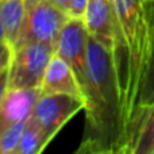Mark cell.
<instances>
[{"mask_svg": "<svg viewBox=\"0 0 154 154\" xmlns=\"http://www.w3.org/2000/svg\"><path fill=\"white\" fill-rule=\"evenodd\" d=\"M85 125L79 154H125L128 134L112 49L89 35Z\"/></svg>", "mask_w": 154, "mask_h": 154, "instance_id": "1", "label": "cell"}, {"mask_svg": "<svg viewBox=\"0 0 154 154\" xmlns=\"http://www.w3.org/2000/svg\"><path fill=\"white\" fill-rule=\"evenodd\" d=\"M112 54L128 134L149 60V19L143 0H112Z\"/></svg>", "mask_w": 154, "mask_h": 154, "instance_id": "2", "label": "cell"}, {"mask_svg": "<svg viewBox=\"0 0 154 154\" xmlns=\"http://www.w3.org/2000/svg\"><path fill=\"white\" fill-rule=\"evenodd\" d=\"M69 18V14L50 0H24V19L14 50L35 42L56 46L60 31Z\"/></svg>", "mask_w": 154, "mask_h": 154, "instance_id": "3", "label": "cell"}, {"mask_svg": "<svg viewBox=\"0 0 154 154\" xmlns=\"http://www.w3.org/2000/svg\"><path fill=\"white\" fill-rule=\"evenodd\" d=\"M54 54V45L27 43L15 49L10 64V89H39L46 68Z\"/></svg>", "mask_w": 154, "mask_h": 154, "instance_id": "4", "label": "cell"}, {"mask_svg": "<svg viewBox=\"0 0 154 154\" xmlns=\"http://www.w3.org/2000/svg\"><path fill=\"white\" fill-rule=\"evenodd\" d=\"M82 97L68 93H39L31 118L42 128L46 143H50L62 127L84 109Z\"/></svg>", "mask_w": 154, "mask_h": 154, "instance_id": "5", "label": "cell"}, {"mask_svg": "<svg viewBox=\"0 0 154 154\" xmlns=\"http://www.w3.org/2000/svg\"><path fill=\"white\" fill-rule=\"evenodd\" d=\"M88 41L89 32L87 30L84 19L69 18L60 31L54 46V53L61 57L75 73L82 93L87 84Z\"/></svg>", "mask_w": 154, "mask_h": 154, "instance_id": "6", "label": "cell"}, {"mask_svg": "<svg viewBox=\"0 0 154 154\" xmlns=\"http://www.w3.org/2000/svg\"><path fill=\"white\" fill-rule=\"evenodd\" d=\"M39 89H10L0 104V134L12 125L31 116Z\"/></svg>", "mask_w": 154, "mask_h": 154, "instance_id": "7", "label": "cell"}, {"mask_svg": "<svg viewBox=\"0 0 154 154\" xmlns=\"http://www.w3.org/2000/svg\"><path fill=\"white\" fill-rule=\"evenodd\" d=\"M84 22L91 37L112 49L114 45V3L112 0H88Z\"/></svg>", "mask_w": 154, "mask_h": 154, "instance_id": "8", "label": "cell"}, {"mask_svg": "<svg viewBox=\"0 0 154 154\" xmlns=\"http://www.w3.org/2000/svg\"><path fill=\"white\" fill-rule=\"evenodd\" d=\"M154 149V103L139 108L128 126L125 154H152Z\"/></svg>", "mask_w": 154, "mask_h": 154, "instance_id": "9", "label": "cell"}, {"mask_svg": "<svg viewBox=\"0 0 154 154\" xmlns=\"http://www.w3.org/2000/svg\"><path fill=\"white\" fill-rule=\"evenodd\" d=\"M41 93H68L84 99V93L77 82L75 73L69 65L56 53L51 56L46 68L41 84Z\"/></svg>", "mask_w": 154, "mask_h": 154, "instance_id": "10", "label": "cell"}, {"mask_svg": "<svg viewBox=\"0 0 154 154\" xmlns=\"http://www.w3.org/2000/svg\"><path fill=\"white\" fill-rule=\"evenodd\" d=\"M145 5H146L147 19H149V60H147L146 72H145L143 81H142L135 112L139 108H143L154 103V0L145 3Z\"/></svg>", "mask_w": 154, "mask_h": 154, "instance_id": "11", "label": "cell"}, {"mask_svg": "<svg viewBox=\"0 0 154 154\" xmlns=\"http://www.w3.org/2000/svg\"><path fill=\"white\" fill-rule=\"evenodd\" d=\"M0 19L5 32V41L15 46L24 19V0H0Z\"/></svg>", "mask_w": 154, "mask_h": 154, "instance_id": "12", "label": "cell"}, {"mask_svg": "<svg viewBox=\"0 0 154 154\" xmlns=\"http://www.w3.org/2000/svg\"><path fill=\"white\" fill-rule=\"evenodd\" d=\"M46 146L48 143L42 128L30 116L20 135L15 154H39L46 149Z\"/></svg>", "mask_w": 154, "mask_h": 154, "instance_id": "13", "label": "cell"}, {"mask_svg": "<svg viewBox=\"0 0 154 154\" xmlns=\"http://www.w3.org/2000/svg\"><path fill=\"white\" fill-rule=\"evenodd\" d=\"M27 120L29 119L15 123L0 134V154H15Z\"/></svg>", "mask_w": 154, "mask_h": 154, "instance_id": "14", "label": "cell"}, {"mask_svg": "<svg viewBox=\"0 0 154 154\" xmlns=\"http://www.w3.org/2000/svg\"><path fill=\"white\" fill-rule=\"evenodd\" d=\"M12 54H14V49L7 41L0 43V73L10 66Z\"/></svg>", "mask_w": 154, "mask_h": 154, "instance_id": "15", "label": "cell"}, {"mask_svg": "<svg viewBox=\"0 0 154 154\" xmlns=\"http://www.w3.org/2000/svg\"><path fill=\"white\" fill-rule=\"evenodd\" d=\"M88 0H69V16L84 19Z\"/></svg>", "mask_w": 154, "mask_h": 154, "instance_id": "16", "label": "cell"}, {"mask_svg": "<svg viewBox=\"0 0 154 154\" xmlns=\"http://www.w3.org/2000/svg\"><path fill=\"white\" fill-rule=\"evenodd\" d=\"M8 79H10V66L0 73V104L8 91Z\"/></svg>", "mask_w": 154, "mask_h": 154, "instance_id": "17", "label": "cell"}, {"mask_svg": "<svg viewBox=\"0 0 154 154\" xmlns=\"http://www.w3.org/2000/svg\"><path fill=\"white\" fill-rule=\"evenodd\" d=\"M56 7H58L60 10L65 11L66 14H69V0H50Z\"/></svg>", "mask_w": 154, "mask_h": 154, "instance_id": "18", "label": "cell"}, {"mask_svg": "<svg viewBox=\"0 0 154 154\" xmlns=\"http://www.w3.org/2000/svg\"><path fill=\"white\" fill-rule=\"evenodd\" d=\"M5 41V32H4V27H3L2 19H0V43Z\"/></svg>", "mask_w": 154, "mask_h": 154, "instance_id": "19", "label": "cell"}, {"mask_svg": "<svg viewBox=\"0 0 154 154\" xmlns=\"http://www.w3.org/2000/svg\"><path fill=\"white\" fill-rule=\"evenodd\" d=\"M143 2L145 3H149V2H152V0H143Z\"/></svg>", "mask_w": 154, "mask_h": 154, "instance_id": "20", "label": "cell"}, {"mask_svg": "<svg viewBox=\"0 0 154 154\" xmlns=\"http://www.w3.org/2000/svg\"><path fill=\"white\" fill-rule=\"evenodd\" d=\"M152 154H154V149H153V152H152Z\"/></svg>", "mask_w": 154, "mask_h": 154, "instance_id": "21", "label": "cell"}]
</instances>
